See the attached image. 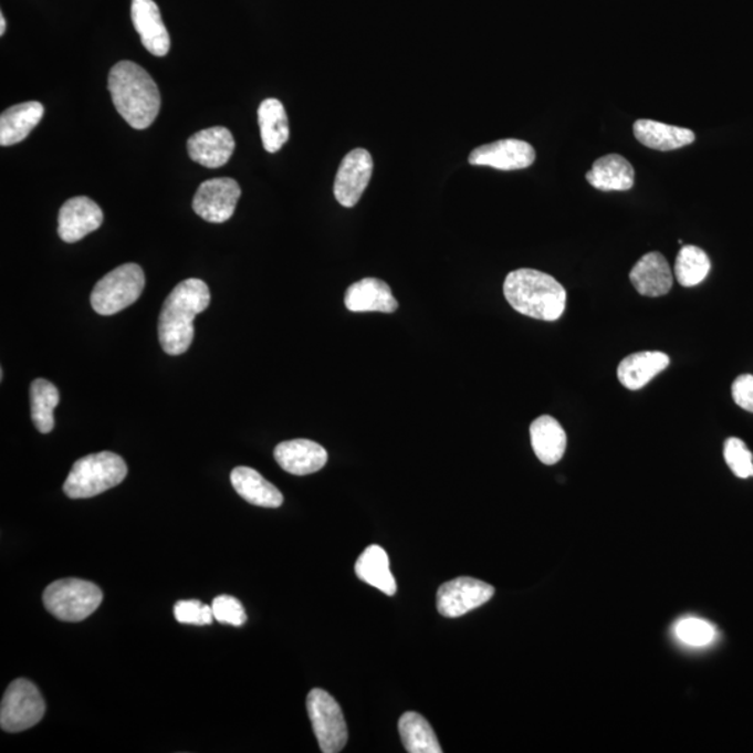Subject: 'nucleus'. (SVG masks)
Wrapping results in <instances>:
<instances>
[{
	"instance_id": "9d476101",
	"label": "nucleus",
	"mask_w": 753,
	"mask_h": 753,
	"mask_svg": "<svg viewBox=\"0 0 753 753\" xmlns=\"http://www.w3.org/2000/svg\"><path fill=\"white\" fill-rule=\"evenodd\" d=\"M242 189L237 180L217 178L205 181L196 191L194 210L207 222L222 223L232 218Z\"/></svg>"
},
{
	"instance_id": "4468645a",
	"label": "nucleus",
	"mask_w": 753,
	"mask_h": 753,
	"mask_svg": "<svg viewBox=\"0 0 753 753\" xmlns=\"http://www.w3.org/2000/svg\"><path fill=\"white\" fill-rule=\"evenodd\" d=\"M187 151L190 158L202 167L211 169L223 167L234 151L232 133L222 126L196 133L187 142Z\"/></svg>"
},
{
	"instance_id": "bb28decb",
	"label": "nucleus",
	"mask_w": 753,
	"mask_h": 753,
	"mask_svg": "<svg viewBox=\"0 0 753 753\" xmlns=\"http://www.w3.org/2000/svg\"><path fill=\"white\" fill-rule=\"evenodd\" d=\"M399 734L405 750L409 753H441L442 747L435 730L423 715L415 712L402 714L399 720Z\"/></svg>"
},
{
	"instance_id": "20e7f679",
	"label": "nucleus",
	"mask_w": 753,
	"mask_h": 753,
	"mask_svg": "<svg viewBox=\"0 0 753 753\" xmlns=\"http://www.w3.org/2000/svg\"><path fill=\"white\" fill-rule=\"evenodd\" d=\"M127 477V464L114 452L91 453L73 464L63 490L69 499H91L116 488Z\"/></svg>"
},
{
	"instance_id": "b1692460",
	"label": "nucleus",
	"mask_w": 753,
	"mask_h": 753,
	"mask_svg": "<svg viewBox=\"0 0 753 753\" xmlns=\"http://www.w3.org/2000/svg\"><path fill=\"white\" fill-rule=\"evenodd\" d=\"M533 451L544 464H555L567 450V435L552 416H541L531 426Z\"/></svg>"
},
{
	"instance_id": "c756f323",
	"label": "nucleus",
	"mask_w": 753,
	"mask_h": 753,
	"mask_svg": "<svg viewBox=\"0 0 753 753\" xmlns=\"http://www.w3.org/2000/svg\"><path fill=\"white\" fill-rule=\"evenodd\" d=\"M676 634L681 642L702 648L713 642L715 629L712 624L699 618H686L676 625Z\"/></svg>"
},
{
	"instance_id": "412c9836",
	"label": "nucleus",
	"mask_w": 753,
	"mask_h": 753,
	"mask_svg": "<svg viewBox=\"0 0 753 753\" xmlns=\"http://www.w3.org/2000/svg\"><path fill=\"white\" fill-rule=\"evenodd\" d=\"M231 482L234 491L250 504L278 509L284 502L281 491L265 480L258 470L238 467L232 470Z\"/></svg>"
},
{
	"instance_id": "c85d7f7f",
	"label": "nucleus",
	"mask_w": 753,
	"mask_h": 753,
	"mask_svg": "<svg viewBox=\"0 0 753 753\" xmlns=\"http://www.w3.org/2000/svg\"><path fill=\"white\" fill-rule=\"evenodd\" d=\"M710 269L712 263L702 249L697 245H683L677 255L674 274L678 284L692 287L707 280Z\"/></svg>"
},
{
	"instance_id": "7ed1b4c3",
	"label": "nucleus",
	"mask_w": 753,
	"mask_h": 753,
	"mask_svg": "<svg viewBox=\"0 0 753 753\" xmlns=\"http://www.w3.org/2000/svg\"><path fill=\"white\" fill-rule=\"evenodd\" d=\"M504 295L517 313L543 322H555L567 306L565 287L552 275L536 270L510 272L504 282Z\"/></svg>"
},
{
	"instance_id": "f704fd0d",
	"label": "nucleus",
	"mask_w": 753,
	"mask_h": 753,
	"mask_svg": "<svg viewBox=\"0 0 753 753\" xmlns=\"http://www.w3.org/2000/svg\"><path fill=\"white\" fill-rule=\"evenodd\" d=\"M4 31H7V19L3 14H0V35H3Z\"/></svg>"
},
{
	"instance_id": "7c9ffc66",
	"label": "nucleus",
	"mask_w": 753,
	"mask_h": 753,
	"mask_svg": "<svg viewBox=\"0 0 753 753\" xmlns=\"http://www.w3.org/2000/svg\"><path fill=\"white\" fill-rule=\"evenodd\" d=\"M724 459L736 478L747 479L753 477V456L745 442L740 438L731 437L724 445Z\"/></svg>"
},
{
	"instance_id": "2f4dec72",
	"label": "nucleus",
	"mask_w": 753,
	"mask_h": 753,
	"mask_svg": "<svg viewBox=\"0 0 753 753\" xmlns=\"http://www.w3.org/2000/svg\"><path fill=\"white\" fill-rule=\"evenodd\" d=\"M213 618L218 623L233 625V627H242L248 621L244 607L237 597L222 595L216 597L212 602Z\"/></svg>"
},
{
	"instance_id": "a878e982",
	"label": "nucleus",
	"mask_w": 753,
	"mask_h": 753,
	"mask_svg": "<svg viewBox=\"0 0 753 753\" xmlns=\"http://www.w3.org/2000/svg\"><path fill=\"white\" fill-rule=\"evenodd\" d=\"M259 125L265 151L278 153L290 140V122L280 100L269 98L261 103Z\"/></svg>"
},
{
	"instance_id": "39448f33",
	"label": "nucleus",
	"mask_w": 753,
	"mask_h": 753,
	"mask_svg": "<svg viewBox=\"0 0 753 753\" xmlns=\"http://www.w3.org/2000/svg\"><path fill=\"white\" fill-rule=\"evenodd\" d=\"M104 593L93 582L67 578L53 582L44 592L46 610L61 621L80 623L95 613Z\"/></svg>"
},
{
	"instance_id": "cd10ccee",
	"label": "nucleus",
	"mask_w": 753,
	"mask_h": 753,
	"mask_svg": "<svg viewBox=\"0 0 753 753\" xmlns=\"http://www.w3.org/2000/svg\"><path fill=\"white\" fill-rule=\"evenodd\" d=\"M30 398L31 418H33L36 430L42 435H48L55 426L53 410L61 402V395L52 383L44 380V378H36L31 384Z\"/></svg>"
},
{
	"instance_id": "473e14b6",
	"label": "nucleus",
	"mask_w": 753,
	"mask_h": 753,
	"mask_svg": "<svg viewBox=\"0 0 753 753\" xmlns=\"http://www.w3.org/2000/svg\"><path fill=\"white\" fill-rule=\"evenodd\" d=\"M176 621L190 625H210L213 619L212 607L200 600H180L174 608Z\"/></svg>"
},
{
	"instance_id": "f257e3e1",
	"label": "nucleus",
	"mask_w": 753,
	"mask_h": 753,
	"mask_svg": "<svg viewBox=\"0 0 753 753\" xmlns=\"http://www.w3.org/2000/svg\"><path fill=\"white\" fill-rule=\"evenodd\" d=\"M210 290L205 281L190 278L169 293L159 314L158 335L168 355H184L195 338V318L210 306Z\"/></svg>"
},
{
	"instance_id": "72a5a7b5",
	"label": "nucleus",
	"mask_w": 753,
	"mask_h": 753,
	"mask_svg": "<svg viewBox=\"0 0 753 753\" xmlns=\"http://www.w3.org/2000/svg\"><path fill=\"white\" fill-rule=\"evenodd\" d=\"M734 402L740 408L753 414V376L742 374L733 384Z\"/></svg>"
},
{
	"instance_id": "ddd939ff",
	"label": "nucleus",
	"mask_w": 753,
	"mask_h": 753,
	"mask_svg": "<svg viewBox=\"0 0 753 753\" xmlns=\"http://www.w3.org/2000/svg\"><path fill=\"white\" fill-rule=\"evenodd\" d=\"M59 237L66 243H76L103 226L104 212L88 197H73L59 211Z\"/></svg>"
},
{
	"instance_id": "0eeeda50",
	"label": "nucleus",
	"mask_w": 753,
	"mask_h": 753,
	"mask_svg": "<svg viewBox=\"0 0 753 753\" xmlns=\"http://www.w3.org/2000/svg\"><path fill=\"white\" fill-rule=\"evenodd\" d=\"M46 704L33 682L19 678L10 683L0 707V725L8 733H20L39 724Z\"/></svg>"
},
{
	"instance_id": "f03ea898",
	"label": "nucleus",
	"mask_w": 753,
	"mask_h": 753,
	"mask_svg": "<svg viewBox=\"0 0 753 753\" xmlns=\"http://www.w3.org/2000/svg\"><path fill=\"white\" fill-rule=\"evenodd\" d=\"M108 90L116 111L133 129H147L157 119L161 94L153 77L137 63H116L111 69Z\"/></svg>"
},
{
	"instance_id": "9b49d317",
	"label": "nucleus",
	"mask_w": 753,
	"mask_h": 753,
	"mask_svg": "<svg viewBox=\"0 0 753 753\" xmlns=\"http://www.w3.org/2000/svg\"><path fill=\"white\" fill-rule=\"evenodd\" d=\"M373 157L365 148L352 149L342 159L334 181V195L342 207L352 208L359 202L370 184Z\"/></svg>"
},
{
	"instance_id": "6ab92c4d",
	"label": "nucleus",
	"mask_w": 753,
	"mask_h": 753,
	"mask_svg": "<svg viewBox=\"0 0 753 753\" xmlns=\"http://www.w3.org/2000/svg\"><path fill=\"white\" fill-rule=\"evenodd\" d=\"M670 365V357L663 352H638L619 363L617 376L625 388L637 391L649 384L657 374Z\"/></svg>"
},
{
	"instance_id": "423d86ee",
	"label": "nucleus",
	"mask_w": 753,
	"mask_h": 753,
	"mask_svg": "<svg viewBox=\"0 0 753 753\" xmlns=\"http://www.w3.org/2000/svg\"><path fill=\"white\" fill-rule=\"evenodd\" d=\"M146 276L140 265L117 266L95 284L91 293V306L101 316H112L132 306L142 296Z\"/></svg>"
},
{
	"instance_id": "f8f14e48",
	"label": "nucleus",
	"mask_w": 753,
	"mask_h": 753,
	"mask_svg": "<svg viewBox=\"0 0 753 753\" xmlns=\"http://www.w3.org/2000/svg\"><path fill=\"white\" fill-rule=\"evenodd\" d=\"M536 151L531 144L505 138L474 148L469 155V164L499 170L526 169L535 163Z\"/></svg>"
},
{
	"instance_id": "6e6552de",
	"label": "nucleus",
	"mask_w": 753,
	"mask_h": 753,
	"mask_svg": "<svg viewBox=\"0 0 753 753\" xmlns=\"http://www.w3.org/2000/svg\"><path fill=\"white\" fill-rule=\"evenodd\" d=\"M306 704L320 750L324 753L344 750L348 742V728L339 703L324 689L314 688L308 692Z\"/></svg>"
},
{
	"instance_id": "f3484780",
	"label": "nucleus",
	"mask_w": 753,
	"mask_h": 753,
	"mask_svg": "<svg viewBox=\"0 0 753 753\" xmlns=\"http://www.w3.org/2000/svg\"><path fill=\"white\" fill-rule=\"evenodd\" d=\"M345 306L354 313H394L399 304L386 282L377 278H365L346 291Z\"/></svg>"
},
{
	"instance_id": "393cba45",
	"label": "nucleus",
	"mask_w": 753,
	"mask_h": 753,
	"mask_svg": "<svg viewBox=\"0 0 753 753\" xmlns=\"http://www.w3.org/2000/svg\"><path fill=\"white\" fill-rule=\"evenodd\" d=\"M357 578L376 589L394 596L397 593V582H395L391 569H389V558L386 550L377 544L368 546L357 558L355 565Z\"/></svg>"
},
{
	"instance_id": "aec40b11",
	"label": "nucleus",
	"mask_w": 753,
	"mask_h": 753,
	"mask_svg": "<svg viewBox=\"0 0 753 753\" xmlns=\"http://www.w3.org/2000/svg\"><path fill=\"white\" fill-rule=\"evenodd\" d=\"M586 179L597 190L625 191L632 189L635 169L623 155L610 154L593 164Z\"/></svg>"
},
{
	"instance_id": "a211bd4d",
	"label": "nucleus",
	"mask_w": 753,
	"mask_h": 753,
	"mask_svg": "<svg viewBox=\"0 0 753 753\" xmlns=\"http://www.w3.org/2000/svg\"><path fill=\"white\" fill-rule=\"evenodd\" d=\"M632 285L640 295L649 297L665 296L671 291L672 271L663 254L653 253L645 254L642 259L635 264L631 274Z\"/></svg>"
},
{
	"instance_id": "5701e85b",
	"label": "nucleus",
	"mask_w": 753,
	"mask_h": 753,
	"mask_svg": "<svg viewBox=\"0 0 753 753\" xmlns=\"http://www.w3.org/2000/svg\"><path fill=\"white\" fill-rule=\"evenodd\" d=\"M44 116V106L35 101L12 106L0 116V144L3 147L21 143Z\"/></svg>"
},
{
	"instance_id": "4be33fe9",
	"label": "nucleus",
	"mask_w": 753,
	"mask_h": 753,
	"mask_svg": "<svg viewBox=\"0 0 753 753\" xmlns=\"http://www.w3.org/2000/svg\"><path fill=\"white\" fill-rule=\"evenodd\" d=\"M634 135L644 146L657 149V151H672V149L687 147L696 142V133L686 127L649 119L635 122Z\"/></svg>"
},
{
	"instance_id": "2eb2a0df",
	"label": "nucleus",
	"mask_w": 753,
	"mask_h": 753,
	"mask_svg": "<svg viewBox=\"0 0 753 753\" xmlns=\"http://www.w3.org/2000/svg\"><path fill=\"white\" fill-rule=\"evenodd\" d=\"M132 21L140 35L144 48L149 53L159 57L168 55L169 33L154 0H133Z\"/></svg>"
},
{
	"instance_id": "1a4fd4ad",
	"label": "nucleus",
	"mask_w": 753,
	"mask_h": 753,
	"mask_svg": "<svg viewBox=\"0 0 753 753\" xmlns=\"http://www.w3.org/2000/svg\"><path fill=\"white\" fill-rule=\"evenodd\" d=\"M493 596V586L483 581L462 576L440 586L437 592L438 613L448 618L462 617L485 605Z\"/></svg>"
},
{
	"instance_id": "dca6fc26",
	"label": "nucleus",
	"mask_w": 753,
	"mask_h": 753,
	"mask_svg": "<svg viewBox=\"0 0 753 753\" xmlns=\"http://www.w3.org/2000/svg\"><path fill=\"white\" fill-rule=\"evenodd\" d=\"M275 461L285 472L295 477H306L318 472L328 461L324 447L310 440H292L278 445L274 451Z\"/></svg>"
}]
</instances>
